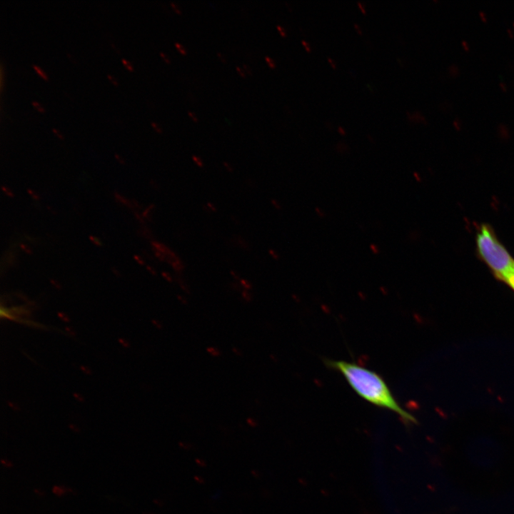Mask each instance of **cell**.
Instances as JSON below:
<instances>
[{
  "label": "cell",
  "mask_w": 514,
  "mask_h": 514,
  "mask_svg": "<svg viewBox=\"0 0 514 514\" xmlns=\"http://www.w3.org/2000/svg\"><path fill=\"white\" fill-rule=\"evenodd\" d=\"M236 69L241 76L246 77V73L243 71V69L240 66H236Z\"/></svg>",
  "instance_id": "26"
},
{
  "label": "cell",
  "mask_w": 514,
  "mask_h": 514,
  "mask_svg": "<svg viewBox=\"0 0 514 514\" xmlns=\"http://www.w3.org/2000/svg\"><path fill=\"white\" fill-rule=\"evenodd\" d=\"M193 160H194L196 163H198V164H199V165H201V166L202 165V163H201V160H200L198 158H197L196 156H193Z\"/></svg>",
  "instance_id": "34"
},
{
  "label": "cell",
  "mask_w": 514,
  "mask_h": 514,
  "mask_svg": "<svg viewBox=\"0 0 514 514\" xmlns=\"http://www.w3.org/2000/svg\"><path fill=\"white\" fill-rule=\"evenodd\" d=\"M2 81H3V68L1 67V88L2 87Z\"/></svg>",
  "instance_id": "37"
},
{
  "label": "cell",
  "mask_w": 514,
  "mask_h": 514,
  "mask_svg": "<svg viewBox=\"0 0 514 514\" xmlns=\"http://www.w3.org/2000/svg\"><path fill=\"white\" fill-rule=\"evenodd\" d=\"M174 44H175V46H176V47L178 49V51H179L182 54H187V51H186V49L183 47V46H182V44H181L178 43V42H175Z\"/></svg>",
  "instance_id": "10"
},
{
  "label": "cell",
  "mask_w": 514,
  "mask_h": 514,
  "mask_svg": "<svg viewBox=\"0 0 514 514\" xmlns=\"http://www.w3.org/2000/svg\"><path fill=\"white\" fill-rule=\"evenodd\" d=\"M369 247H370V249H371V252H372L373 254L378 255V254L380 253V249H379L378 246L376 244H375V243H371V244H370Z\"/></svg>",
  "instance_id": "8"
},
{
  "label": "cell",
  "mask_w": 514,
  "mask_h": 514,
  "mask_svg": "<svg viewBox=\"0 0 514 514\" xmlns=\"http://www.w3.org/2000/svg\"><path fill=\"white\" fill-rule=\"evenodd\" d=\"M188 114L194 121H198V118L193 112L188 111Z\"/></svg>",
  "instance_id": "27"
},
{
  "label": "cell",
  "mask_w": 514,
  "mask_h": 514,
  "mask_svg": "<svg viewBox=\"0 0 514 514\" xmlns=\"http://www.w3.org/2000/svg\"><path fill=\"white\" fill-rule=\"evenodd\" d=\"M325 363L339 372L355 393L365 400L395 413L405 424L416 423L415 418L398 403L386 382L377 373L346 361L326 359Z\"/></svg>",
  "instance_id": "1"
},
{
  "label": "cell",
  "mask_w": 514,
  "mask_h": 514,
  "mask_svg": "<svg viewBox=\"0 0 514 514\" xmlns=\"http://www.w3.org/2000/svg\"><path fill=\"white\" fill-rule=\"evenodd\" d=\"M448 70L450 72V74H452L453 75H456L458 74V68L455 64L450 65L449 66Z\"/></svg>",
  "instance_id": "12"
},
{
  "label": "cell",
  "mask_w": 514,
  "mask_h": 514,
  "mask_svg": "<svg viewBox=\"0 0 514 514\" xmlns=\"http://www.w3.org/2000/svg\"><path fill=\"white\" fill-rule=\"evenodd\" d=\"M195 479L199 483L203 482V480H202L203 479L201 478H198L197 476H195Z\"/></svg>",
  "instance_id": "38"
},
{
  "label": "cell",
  "mask_w": 514,
  "mask_h": 514,
  "mask_svg": "<svg viewBox=\"0 0 514 514\" xmlns=\"http://www.w3.org/2000/svg\"><path fill=\"white\" fill-rule=\"evenodd\" d=\"M327 59L331 67L335 69L336 68V63L334 61V60L331 57H328Z\"/></svg>",
  "instance_id": "23"
},
{
  "label": "cell",
  "mask_w": 514,
  "mask_h": 514,
  "mask_svg": "<svg viewBox=\"0 0 514 514\" xmlns=\"http://www.w3.org/2000/svg\"><path fill=\"white\" fill-rule=\"evenodd\" d=\"M217 55L223 61H226L224 56L220 52H217Z\"/></svg>",
  "instance_id": "36"
},
{
  "label": "cell",
  "mask_w": 514,
  "mask_h": 514,
  "mask_svg": "<svg viewBox=\"0 0 514 514\" xmlns=\"http://www.w3.org/2000/svg\"><path fill=\"white\" fill-rule=\"evenodd\" d=\"M453 125L457 130H460L461 128V121L458 118H455L453 121Z\"/></svg>",
  "instance_id": "14"
},
{
  "label": "cell",
  "mask_w": 514,
  "mask_h": 514,
  "mask_svg": "<svg viewBox=\"0 0 514 514\" xmlns=\"http://www.w3.org/2000/svg\"><path fill=\"white\" fill-rule=\"evenodd\" d=\"M265 60L268 63V66L271 68H275L276 67V63L273 59H272L271 57L266 56Z\"/></svg>",
  "instance_id": "11"
},
{
  "label": "cell",
  "mask_w": 514,
  "mask_h": 514,
  "mask_svg": "<svg viewBox=\"0 0 514 514\" xmlns=\"http://www.w3.org/2000/svg\"><path fill=\"white\" fill-rule=\"evenodd\" d=\"M107 77H108V79H109L114 85L116 86V85L119 84L116 79L114 76L108 74H107Z\"/></svg>",
  "instance_id": "21"
},
{
  "label": "cell",
  "mask_w": 514,
  "mask_h": 514,
  "mask_svg": "<svg viewBox=\"0 0 514 514\" xmlns=\"http://www.w3.org/2000/svg\"><path fill=\"white\" fill-rule=\"evenodd\" d=\"M121 61H122L123 64L124 65V66H125L128 71H131L133 70V66H132V64H131L130 61H128L127 59H124V58H122V59H121Z\"/></svg>",
  "instance_id": "6"
},
{
  "label": "cell",
  "mask_w": 514,
  "mask_h": 514,
  "mask_svg": "<svg viewBox=\"0 0 514 514\" xmlns=\"http://www.w3.org/2000/svg\"><path fill=\"white\" fill-rule=\"evenodd\" d=\"M353 26H354L356 30L357 31V32H358L359 34H362L363 32H362V29H361V26H360L358 24H356V23H354V24H353Z\"/></svg>",
  "instance_id": "28"
},
{
  "label": "cell",
  "mask_w": 514,
  "mask_h": 514,
  "mask_svg": "<svg viewBox=\"0 0 514 514\" xmlns=\"http://www.w3.org/2000/svg\"><path fill=\"white\" fill-rule=\"evenodd\" d=\"M53 492L57 495H61L64 493V490L59 486H54L53 488Z\"/></svg>",
  "instance_id": "13"
},
{
  "label": "cell",
  "mask_w": 514,
  "mask_h": 514,
  "mask_svg": "<svg viewBox=\"0 0 514 514\" xmlns=\"http://www.w3.org/2000/svg\"><path fill=\"white\" fill-rule=\"evenodd\" d=\"M498 131L503 136H509V128L505 124H500L498 126Z\"/></svg>",
  "instance_id": "5"
},
{
  "label": "cell",
  "mask_w": 514,
  "mask_h": 514,
  "mask_svg": "<svg viewBox=\"0 0 514 514\" xmlns=\"http://www.w3.org/2000/svg\"><path fill=\"white\" fill-rule=\"evenodd\" d=\"M31 104H32V105L36 108V109L38 110L39 111H40V112H44V111H45L44 107L40 103H39L38 101H33L31 102Z\"/></svg>",
  "instance_id": "7"
},
{
  "label": "cell",
  "mask_w": 514,
  "mask_h": 514,
  "mask_svg": "<svg viewBox=\"0 0 514 514\" xmlns=\"http://www.w3.org/2000/svg\"><path fill=\"white\" fill-rule=\"evenodd\" d=\"M301 43L307 51L310 52L311 51V46L307 41H306L305 40H302Z\"/></svg>",
  "instance_id": "20"
},
{
  "label": "cell",
  "mask_w": 514,
  "mask_h": 514,
  "mask_svg": "<svg viewBox=\"0 0 514 514\" xmlns=\"http://www.w3.org/2000/svg\"><path fill=\"white\" fill-rule=\"evenodd\" d=\"M476 248L479 256L499 280L514 268V259L498 239L492 228L482 224L476 233Z\"/></svg>",
  "instance_id": "2"
},
{
  "label": "cell",
  "mask_w": 514,
  "mask_h": 514,
  "mask_svg": "<svg viewBox=\"0 0 514 514\" xmlns=\"http://www.w3.org/2000/svg\"><path fill=\"white\" fill-rule=\"evenodd\" d=\"M1 463L7 467L11 466V463L8 462L7 460H1Z\"/></svg>",
  "instance_id": "33"
},
{
  "label": "cell",
  "mask_w": 514,
  "mask_h": 514,
  "mask_svg": "<svg viewBox=\"0 0 514 514\" xmlns=\"http://www.w3.org/2000/svg\"><path fill=\"white\" fill-rule=\"evenodd\" d=\"M196 461L197 464H198L201 467H203L206 465V463H204V461H203L201 459H196Z\"/></svg>",
  "instance_id": "31"
},
{
  "label": "cell",
  "mask_w": 514,
  "mask_h": 514,
  "mask_svg": "<svg viewBox=\"0 0 514 514\" xmlns=\"http://www.w3.org/2000/svg\"><path fill=\"white\" fill-rule=\"evenodd\" d=\"M499 85H500V88H501L504 91H507L508 88H507L506 84H505L504 82L500 81V82L499 83Z\"/></svg>",
  "instance_id": "29"
},
{
  "label": "cell",
  "mask_w": 514,
  "mask_h": 514,
  "mask_svg": "<svg viewBox=\"0 0 514 514\" xmlns=\"http://www.w3.org/2000/svg\"><path fill=\"white\" fill-rule=\"evenodd\" d=\"M31 66H32L33 69L36 71V73L41 78H43L45 80L48 79V76H47L46 73L41 67H39L37 65L34 64Z\"/></svg>",
  "instance_id": "4"
},
{
  "label": "cell",
  "mask_w": 514,
  "mask_h": 514,
  "mask_svg": "<svg viewBox=\"0 0 514 514\" xmlns=\"http://www.w3.org/2000/svg\"><path fill=\"white\" fill-rule=\"evenodd\" d=\"M503 281L514 290V268L505 277Z\"/></svg>",
  "instance_id": "3"
},
{
  "label": "cell",
  "mask_w": 514,
  "mask_h": 514,
  "mask_svg": "<svg viewBox=\"0 0 514 514\" xmlns=\"http://www.w3.org/2000/svg\"><path fill=\"white\" fill-rule=\"evenodd\" d=\"M507 31H508V35H509L511 38H513V37H514L513 32L512 31V30H511L510 29L508 28V29H507Z\"/></svg>",
  "instance_id": "35"
},
{
  "label": "cell",
  "mask_w": 514,
  "mask_h": 514,
  "mask_svg": "<svg viewBox=\"0 0 514 514\" xmlns=\"http://www.w3.org/2000/svg\"><path fill=\"white\" fill-rule=\"evenodd\" d=\"M160 55L166 63H170L171 60L169 59V58L165 53H163V51H161Z\"/></svg>",
  "instance_id": "24"
},
{
  "label": "cell",
  "mask_w": 514,
  "mask_h": 514,
  "mask_svg": "<svg viewBox=\"0 0 514 514\" xmlns=\"http://www.w3.org/2000/svg\"><path fill=\"white\" fill-rule=\"evenodd\" d=\"M276 28L282 36L284 37L286 36V32L285 31V29H283V27H282L281 25H277Z\"/></svg>",
  "instance_id": "17"
},
{
  "label": "cell",
  "mask_w": 514,
  "mask_h": 514,
  "mask_svg": "<svg viewBox=\"0 0 514 514\" xmlns=\"http://www.w3.org/2000/svg\"><path fill=\"white\" fill-rule=\"evenodd\" d=\"M151 125L155 129L156 131H157L158 133L162 132L161 127L158 124H156L155 121H151Z\"/></svg>",
  "instance_id": "15"
},
{
  "label": "cell",
  "mask_w": 514,
  "mask_h": 514,
  "mask_svg": "<svg viewBox=\"0 0 514 514\" xmlns=\"http://www.w3.org/2000/svg\"><path fill=\"white\" fill-rule=\"evenodd\" d=\"M315 213L319 218H324L326 216L325 212L319 207H315Z\"/></svg>",
  "instance_id": "9"
},
{
  "label": "cell",
  "mask_w": 514,
  "mask_h": 514,
  "mask_svg": "<svg viewBox=\"0 0 514 514\" xmlns=\"http://www.w3.org/2000/svg\"><path fill=\"white\" fill-rule=\"evenodd\" d=\"M461 44L465 51H469L470 46H469V44L465 40H461Z\"/></svg>",
  "instance_id": "22"
},
{
  "label": "cell",
  "mask_w": 514,
  "mask_h": 514,
  "mask_svg": "<svg viewBox=\"0 0 514 514\" xmlns=\"http://www.w3.org/2000/svg\"><path fill=\"white\" fill-rule=\"evenodd\" d=\"M52 131H53V133H54L58 138H59L60 139H63V138H64V136L60 133V131H59L58 129H56V128H52Z\"/></svg>",
  "instance_id": "18"
},
{
  "label": "cell",
  "mask_w": 514,
  "mask_h": 514,
  "mask_svg": "<svg viewBox=\"0 0 514 514\" xmlns=\"http://www.w3.org/2000/svg\"><path fill=\"white\" fill-rule=\"evenodd\" d=\"M171 6H172V8L174 9V11H175L177 14H181V9L178 7V6L176 4H175L174 2L171 1Z\"/></svg>",
  "instance_id": "16"
},
{
  "label": "cell",
  "mask_w": 514,
  "mask_h": 514,
  "mask_svg": "<svg viewBox=\"0 0 514 514\" xmlns=\"http://www.w3.org/2000/svg\"><path fill=\"white\" fill-rule=\"evenodd\" d=\"M338 133H341V135H345L346 133V130H345L342 126H338Z\"/></svg>",
  "instance_id": "30"
},
{
  "label": "cell",
  "mask_w": 514,
  "mask_h": 514,
  "mask_svg": "<svg viewBox=\"0 0 514 514\" xmlns=\"http://www.w3.org/2000/svg\"><path fill=\"white\" fill-rule=\"evenodd\" d=\"M243 68H244V69H245V71H246V73H248V74H251V69H250L246 64H243Z\"/></svg>",
  "instance_id": "32"
},
{
  "label": "cell",
  "mask_w": 514,
  "mask_h": 514,
  "mask_svg": "<svg viewBox=\"0 0 514 514\" xmlns=\"http://www.w3.org/2000/svg\"><path fill=\"white\" fill-rule=\"evenodd\" d=\"M513 26H514V21L513 22Z\"/></svg>",
  "instance_id": "40"
},
{
  "label": "cell",
  "mask_w": 514,
  "mask_h": 514,
  "mask_svg": "<svg viewBox=\"0 0 514 514\" xmlns=\"http://www.w3.org/2000/svg\"><path fill=\"white\" fill-rule=\"evenodd\" d=\"M368 139H369V140H370L371 141H372V143H373V142H374V141H373V139L372 136H371L370 135H368Z\"/></svg>",
  "instance_id": "39"
},
{
  "label": "cell",
  "mask_w": 514,
  "mask_h": 514,
  "mask_svg": "<svg viewBox=\"0 0 514 514\" xmlns=\"http://www.w3.org/2000/svg\"><path fill=\"white\" fill-rule=\"evenodd\" d=\"M357 4H358V8H359L360 10L361 11V12L365 14L366 13V9H365V7H364V6L363 5V4H362L361 1H358V2H357Z\"/></svg>",
  "instance_id": "25"
},
{
  "label": "cell",
  "mask_w": 514,
  "mask_h": 514,
  "mask_svg": "<svg viewBox=\"0 0 514 514\" xmlns=\"http://www.w3.org/2000/svg\"><path fill=\"white\" fill-rule=\"evenodd\" d=\"M478 14H479V16H480V19H481L482 21H485V22L487 21V20H488V19H487V15H486V14H485L484 11H480L478 12Z\"/></svg>",
  "instance_id": "19"
}]
</instances>
